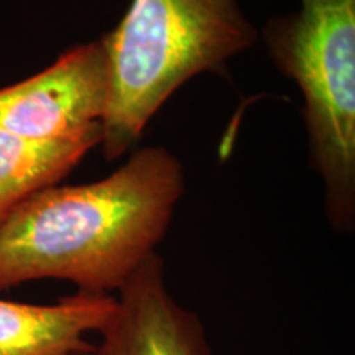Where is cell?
<instances>
[{
    "mask_svg": "<svg viewBox=\"0 0 355 355\" xmlns=\"http://www.w3.org/2000/svg\"><path fill=\"white\" fill-rule=\"evenodd\" d=\"M268 56L304 99L309 163L337 232L355 222V0H301L261 30Z\"/></svg>",
    "mask_w": 355,
    "mask_h": 355,
    "instance_id": "3957f363",
    "label": "cell"
},
{
    "mask_svg": "<svg viewBox=\"0 0 355 355\" xmlns=\"http://www.w3.org/2000/svg\"><path fill=\"white\" fill-rule=\"evenodd\" d=\"M117 293L94 355H211L202 322L168 290L165 261L158 254Z\"/></svg>",
    "mask_w": 355,
    "mask_h": 355,
    "instance_id": "5b68a950",
    "label": "cell"
},
{
    "mask_svg": "<svg viewBox=\"0 0 355 355\" xmlns=\"http://www.w3.org/2000/svg\"><path fill=\"white\" fill-rule=\"evenodd\" d=\"M102 132L69 141H32L0 130V225L21 202L76 168Z\"/></svg>",
    "mask_w": 355,
    "mask_h": 355,
    "instance_id": "52a82bcc",
    "label": "cell"
},
{
    "mask_svg": "<svg viewBox=\"0 0 355 355\" xmlns=\"http://www.w3.org/2000/svg\"><path fill=\"white\" fill-rule=\"evenodd\" d=\"M259 37L239 0H132L121 24L101 37L110 74L105 159L121 158L184 83L225 73Z\"/></svg>",
    "mask_w": 355,
    "mask_h": 355,
    "instance_id": "7a4b0ae2",
    "label": "cell"
},
{
    "mask_svg": "<svg viewBox=\"0 0 355 355\" xmlns=\"http://www.w3.org/2000/svg\"><path fill=\"white\" fill-rule=\"evenodd\" d=\"M96 349V347H94ZM78 355H94V350H91V352H83V354H78Z\"/></svg>",
    "mask_w": 355,
    "mask_h": 355,
    "instance_id": "ba28073f",
    "label": "cell"
},
{
    "mask_svg": "<svg viewBox=\"0 0 355 355\" xmlns=\"http://www.w3.org/2000/svg\"><path fill=\"white\" fill-rule=\"evenodd\" d=\"M183 193V166L165 146L137 150L94 183L38 191L0 225V291L46 278L119 291L157 254Z\"/></svg>",
    "mask_w": 355,
    "mask_h": 355,
    "instance_id": "6da1fadb",
    "label": "cell"
},
{
    "mask_svg": "<svg viewBox=\"0 0 355 355\" xmlns=\"http://www.w3.org/2000/svg\"><path fill=\"white\" fill-rule=\"evenodd\" d=\"M117 296L76 291L53 304L0 300V355H78L94 350L112 318Z\"/></svg>",
    "mask_w": 355,
    "mask_h": 355,
    "instance_id": "8992f818",
    "label": "cell"
},
{
    "mask_svg": "<svg viewBox=\"0 0 355 355\" xmlns=\"http://www.w3.org/2000/svg\"><path fill=\"white\" fill-rule=\"evenodd\" d=\"M102 38L69 48L51 66L0 89V130L32 141H69L102 132L109 107Z\"/></svg>",
    "mask_w": 355,
    "mask_h": 355,
    "instance_id": "277c9868",
    "label": "cell"
}]
</instances>
